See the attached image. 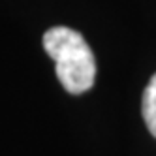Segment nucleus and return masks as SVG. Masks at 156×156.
Masks as SVG:
<instances>
[{
    "label": "nucleus",
    "instance_id": "nucleus-1",
    "mask_svg": "<svg viewBox=\"0 0 156 156\" xmlns=\"http://www.w3.org/2000/svg\"><path fill=\"white\" fill-rule=\"evenodd\" d=\"M43 49L55 60L57 77L70 94L92 88L96 79L94 55L77 30L68 27L49 28L43 34Z\"/></svg>",
    "mask_w": 156,
    "mask_h": 156
},
{
    "label": "nucleus",
    "instance_id": "nucleus-2",
    "mask_svg": "<svg viewBox=\"0 0 156 156\" xmlns=\"http://www.w3.org/2000/svg\"><path fill=\"white\" fill-rule=\"evenodd\" d=\"M141 113H143V120L147 124L149 132L156 137V73L151 77V81L143 92Z\"/></svg>",
    "mask_w": 156,
    "mask_h": 156
}]
</instances>
